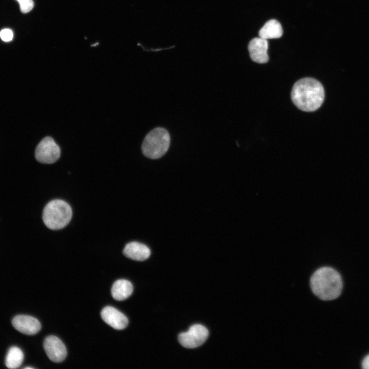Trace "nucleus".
Returning a JSON list of instances; mask_svg holds the SVG:
<instances>
[{
	"mask_svg": "<svg viewBox=\"0 0 369 369\" xmlns=\"http://www.w3.org/2000/svg\"><path fill=\"white\" fill-rule=\"evenodd\" d=\"M133 291V285L129 281L119 279L113 283L111 289V294L114 299L121 301L130 296Z\"/></svg>",
	"mask_w": 369,
	"mask_h": 369,
	"instance_id": "12",
	"label": "nucleus"
},
{
	"mask_svg": "<svg viewBox=\"0 0 369 369\" xmlns=\"http://www.w3.org/2000/svg\"><path fill=\"white\" fill-rule=\"evenodd\" d=\"M291 98L294 105L305 112L318 109L324 98L322 84L317 80L305 77L296 81L292 90Z\"/></svg>",
	"mask_w": 369,
	"mask_h": 369,
	"instance_id": "1",
	"label": "nucleus"
},
{
	"mask_svg": "<svg viewBox=\"0 0 369 369\" xmlns=\"http://www.w3.org/2000/svg\"><path fill=\"white\" fill-rule=\"evenodd\" d=\"M283 34L280 23L276 19H271L265 23L259 31L260 37L265 39L278 38Z\"/></svg>",
	"mask_w": 369,
	"mask_h": 369,
	"instance_id": "13",
	"label": "nucleus"
},
{
	"mask_svg": "<svg viewBox=\"0 0 369 369\" xmlns=\"http://www.w3.org/2000/svg\"><path fill=\"white\" fill-rule=\"evenodd\" d=\"M72 215L71 208L67 202L60 199H55L45 206L43 212V220L49 229L59 230L69 223Z\"/></svg>",
	"mask_w": 369,
	"mask_h": 369,
	"instance_id": "3",
	"label": "nucleus"
},
{
	"mask_svg": "<svg viewBox=\"0 0 369 369\" xmlns=\"http://www.w3.org/2000/svg\"><path fill=\"white\" fill-rule=\"evenodd\" d=\"M362 365L363 368L369 369V354L363 360Z\"/></svg>",
	"mask_w": 369,
	"mask_h": 369,
	"instance_id": "17",
	"label": "nucleus"
},
{
	"mask_svg": "<svg viewBox=\"0 0 369 369\" xmlns=\"http://www.w3.org/2000/svg\"><path fill=\"white\" fill-rule=\"evenodd\" d=\"M24 354L22 351L16 346H12L9 350L5 363L9 368L14 369L18 367L23 362Z\"/></svg>",
	"mask_w": 369,
	"mask_h": 369,
	"instance_id": "14",
	"label": "nucleus"
},
{
	"mask_svg": "<svg viewBox=\"0 0 369 369\" xmlns=\"http://www.w3.org/2000/svg\"><path fill=\"white\" fill-rule=\"evenodd\" d=\"M44 348L48 358L53 362H60L67 356V350L63 342L55 336H48L44 341Z\"/></svg>",
	"mask_w": 369,
	"mask_h": 369,
	"instance_id": "7",
	"label": "nucleus"
},
{
	"mask_svg": "<svg viewBox=\"0 0 369 369\" xmlns=\"http://www.w3.org/2000/svg\"><path fill=\"white\" fill-rule=\"evenodd\" d=\"M342 280L340 274L334 269L322 266L315 271L310 279V286L313 294L324 300L338 298L342 289Z\"/></svg>",
	"mask_w": 369,
	"mask_h": 369,
	"instance_id": "2",
	"label": "nucleus"
},
{
	"mask_svg": "<svg viewBox=\"0 0 369 369\" xmlns=\"http://www.w3.org/2000/svg\"><path fill=\"white\" fill-rule=\"evenodd\" d=\"M123 254L127 257L136 261H144L149 258L151 254L149 248L145 244L133 241L127 243Z\"/></svg>",
	"mask_w": 369,
	"mask_h": 369,
	"instance_id": "11",
	"label": "nucleus"
},
{
	"mask_svg": "<svg viewBox=\"0 0 369 369\" xmlns=\"http://www.w3.org/2000/svg\"><path fill=\"white\" fill-rule=\"evenodd\" d=\"M102 319L108 325L116 330H122L128 324L127 318L116 309L107 306L101 312Z\"/></svg>",
	"mask_w": 369,
	"mask_h": 369,
	"instance_id": "10",
	"label": "nucleus"
},
{
	"mask_svg": "<svg viewBox=\"0 0 369 369\" xmlns=\"http://www.w3.org/2000/svg\"><path fill=\"white\" fill-rule=\"evenodd\" d=\"M209 336V331L204 326L195 324L189 330L182 333L178 336L180 344L188 348H194L202 345Z\"/></svg>",
	"mask_w": 369,
	"mask_h": 369,
	"instance_id": "6",
	"label": "nucleus"
},
{
	"mask_svg": "<svg viewBox=\"0 0 369 369\" xmlns=\"http://www.w3.org/2000/svg\"><path fill=\"white\" fill-rule=\"evenodd\" d=\"M13 36V32L9 29H4L0 32V37L4 42L11 41Z\"/></svg>",
	"mask_w": 369,
	"mask_h": 369,
	"instance_id": "16",
	"label": "nucleus"
},
{
	"mask_svg": "<svg viewBox=\"0 0 369 369\" xmlns=\"http://www.w3.org/2000/svg\"><path fill=\"white\" fill-rule=\"evenodd\" d=\"M268 49L267 39L260 37L252 39L248 45L250 57L253 61L259 64H264L268 61Z\"/></svg>",
	"mask_w": 369,
	"mask_h": 369,
	"instance_id": "9",
	"label": "nucleus"
},
{
	"mask_svg": "<svg viewBox=\"0 0 369 369\" xmlns=\"http://www.w3.org/2000/svg\"><path fill=\"white\" fill-rule=\"evenodd\" d=\"M170 136L168 131L158 127L151 131L144 139L141 150L143 154L151 159H158L168 151Z\"/></svg>",
	"mask_w": 369,
	"mask_h": 369,
	"instance_id": "4",
	"label": "nucleus"
},
{
	"mask_svg": "<svg viewBox=\"0 0 369 369\" xmlns=\"http://www.w3.org/2000/svg\"><path fill=\"white\" fill-rule=\"evenodd\" d=\"M19 4L20 10L24 13L30 12L33 8L32 0H16Z\"/></svg>",
	"mask_w": 369,
	"mask_h": 369,
	"instance_id": "15",
	"label": "nucleus"
},
{
	"mask_svg": "<svg viewBox=\"0 0 369 369\" xmlns=\"http://www.w3.org/2000/svg\"><path fill=\"white\" fill-rule=\"evenodd\" d=\"M25 368H28V369H29V368H32V367H25Z\"/></svg>",
	"mask_w": 369,
	"mask_h": 369,
	"instance_id": "18",
	"label": "nucleus"
},
{
	"mask_svg": "<svg viewBox=\"0 0 369 369\" xmlns=\"http://www.w3.org/2000/svg\"><path fill=\"white\" fill-rule=\"evenodd\" d=\"M12 323L16 330L28 335L37 333L41 329L39 321L35 318L28 315L16 316L12 319Z\"/></svg>",
	"mask_w": 369,
	"mask_h": 369,
	"instance_id": "8",
	"label": "nucleus"
},
{
	"mask_svg": "<svg viewBox=\"0 0 369 369\" xmlns=\"http://www.w3.org/2000/svg\"><path fill=\"white\" fill-rule=\"evenodd\" d=\"M60 155V150L59 146L50 136L44 138L35 151L36 159L43 163H53L58 160Z\"/></svg>",
	"mask_w": 369,
	"mask_h": 369,
	"instance_id": "5",
	"label": "nucleus"
}]
</instances>
